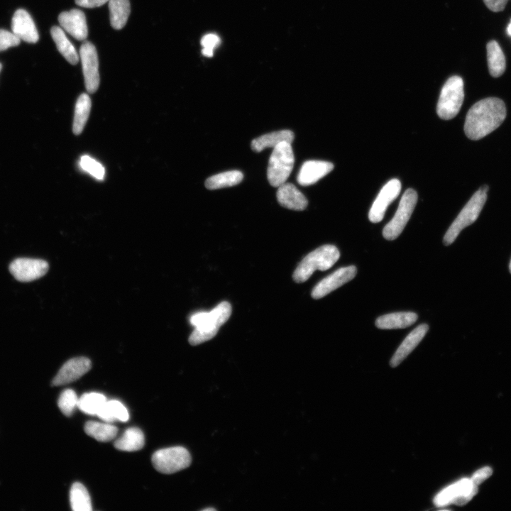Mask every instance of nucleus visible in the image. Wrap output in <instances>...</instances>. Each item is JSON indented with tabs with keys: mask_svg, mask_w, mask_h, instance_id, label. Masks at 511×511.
I'll return each mask as SVG.
<instances>
[{
	"mask_svg": "<svg viewBox=\"0 0 511 511\" xmlns=\"http://www.w3.org/2000/svg\"><path fill=\"white\" fill-rule=\"evenodd\" d=\"M356 273L357 269L354 265L339 268L316 285L312 290V297L314 299H320L326 296L351 280Z\"/></svg>",
	"mask_w": 511,
	"mask_h": 511,
	"instance_id": "nucleus-13",
	"label": "nucleus"
},
{
	"mask_svg": "<svg viewBox=\"0 0 511 511\" xmlns=\"http://www.w3.org/2000/svg\"><path fill=\"white\" fill-rule=\"evenodd\" d=\"M1 67H2V65H1V64L0 63V72H1Z\"/></svg>",
	"mask_w": 511,
	"mask_h": 511,
	"instance_id": "nucleus-43",
	"label": "nucleus"
},
{
	"mask_svg": "<svg viewBox=\"0 0 511 511\" xmlns=\"http://www.w3.org/2000/svg\"><path fill=\"white\" fill-rule=\"evenodd\" d=\"M478 485L469 478H463L442 490L434 498L436 506H445L450 503L463 505L476 494Z\"/></svg>",
	"mask_w": 511,
	"mask_h": 511,
	"instance_id": "nucleus-9",
	"label": "nucleus"
},
{
	"mask_svg": "<svg viewBox=\"0 0 511 511\" xmlns=\"http://www.w3.org/2000/svg\"><path fill=\"white\" fill-rule=\"evenodd\" d=\"M417 202V194L413 189H407L403 194L393 218L384 227L383 236L387 240L397 238L409 221Z\"/></svg>",
	"mask_w": 511,
	"mask_h": 511,
	"instance_id": "nucleus-8",
	"label": "nucleus"
},
{
	"mask_svg": "<svg viewBox=\"0 0 511 511\" xmlns=\"http://www.w3.org/2000/svg\"><path fill=\"white\" fill-rule=\"evenodd\" d=\"M417 319V315L414 312H396L379 317L375 325L382 329H402L411 326Z\"/></svg>",
	"mask_w": 511,
	"mask_h": 511,
	"instance_id": "nucleus-20",
	"label": "nucleus"
},
{
	"mask_svg": "<svg viewBox=\"0 0 511 511\" xmlns=\"http://www.w3.org/2000/svg\"><path fill=\"white\" fill-rule=\"evenodd\" d=\"M464 99L463 82L459 76H452L443 86L437 103L438 116L444 120L454 118Z\"/></svg>",
	"mask_w": 511,
	"mask_h": 511,
	"instance_id": "nucleus-6",
	"label": "nucleus"
},
{
	"mask_svg": "<svg viewBox=\"0 0 511 511\" xmlns=\"http://www.w3.org/2000/svg\"><path fill=\"white\" fill-rule=\"evenodd\" d=\"M79 57L87 91L94 93L97 90L100 81L98 56L94 45L85 40L80 47Z\"/></svg>",
	"mask_w": 511,
	"mask_h": 511,
	"instance_id": "nucleus-10",
	"label": "nucleus"
},
{
	"mask_svg": "<svg viewBox=\"0 0 511 511\" xmlns=\"http://www.w3.org/2000/svg\"><path fill=\"white\" fill-rule=\"evenodd\" d=\"M9 271L16 280L20 282H31L45 275L48 263L41 259L19 258L9 265Z\"/></svg>",
	"mask_w": 511,
	"mask_h": 511,
	"instance_id": "nucleus-11",
	"label": "nucleus"
},
{
	"mask_svg": "<svg viewBox=\"0 0 511 511\" xmlns=\"http://www.w3.org/2000/svg\"><path fill=\"white\" fill-rule=\"evenodd\" d=\"M109 9L111 26L116 30L123 28L130 14L129 0H109Z\"/></svg>",
	"mask_w": 511,
	"mask_h": 511,
	"instance_id": "nucleus-26",
	"label": "nucleus"
},
{
	"mask_svg": "<svg viewBox=\"0 0 511 511\" xmlns=\"http://www.w3.org/2000/svg\"><path fill=\"white\" fill-rule=\"evenodd\" d=\"M277 199L281 206L296 211L304 210L308 203L304 195L290 182H285L278 187Z\"/></svg>",
	"mask_w": 511,
	"mask_h": 511,
	"instance_id": "nucleus-19",
	"label": "nucleus"
},
{
	"mask_svg": "<svg viewBox=\"0 0 511 511\" xmlns=\"http://www.w3.org/2000/svg\"><path fill=\"white\" fill-rule=\"evenodd\" d=\"M429 326L423 324L412 330L400 345L390 361L391 367L394 368L405 359V358L416 348L428 331Z\"/></svg>",
	"mask_w": 511,
	"mask_h": 511,
	"instance_id": "nucleus-18",
	"label": "nucleus"
},
{
	"mask_svg": "<svg viewBox=\"0 0 511 511\" xmlns=\"http://www.w3.org/2000/svg\"><path fill=\"white\" fill-rule=\"evenodd\" d=\"M220 38L216 34H207L201 39V45L203 48L214 49L219 44Z\"/></svg>",
	"mask_w": 511,
	"mask_h": 511,
	"instance_id": "nucleus-36",
	"label": "nucleus"
},
{
	"mask_svg": "<svg viewBox=\"0 0 511 511\" xmlns=\"http://www.w3.org/2000/svg\"><path fill=\"white\" fill-rule=\"evenodd\" d=\"M144 443L143 432L137 427H131L115 441L114 446L121 451H136L141 449Z\"/></svg>",
	"mask_w": 511,
	"mask_h": 511,
	"instance_id": "nucleus-22",
	"label": "nucleus"
},
{
	"mask_svg": "<svg viewBox=\"0 0 511 511\" xmlns=\"http://www.w3.org/2000/svg\"><path fill=\"white\" fill-rule=\"evenodd\" d=\"M91 99L88 94H82L77 99L72 125V131L75 135H79L87 123L91 110Z\"/></svg>",
	"mask_w": 511,
	"mask_h": 511,
	"instance_id": "nucleus-27",
	"label": "nucleus"
},
{
	"mask_svg": "<svg viewBox=\"0 0 511 511\" xmlns=\"http://www.w3.org/2000/svg\"><path fill=\"white\" fill-rule=\"evenodd\" d=\"M400 190L401 183L397 179L390 180L383 187L368 214L371 222L378 223L382 221L388 207L397 198Z\"/></svg>",
	"mask_w": 511,
	"mask_h": 511,
	"instance_id": "nucleus-12",
	"label": "nucleus"
},
{
	"mask_svg": "<svg viewBox=\"0 0 511 511\" xmlns=\"http://www.w3.org/2000/svg\"><path fill=\"white\" fill-rule=\"evenodd\" d=\"M109 0H75L76 4L85 8H96L109 2Z\"/></svg>",
	"mask_w": 511,
	"mask_h": 511,
	"instance_id": "nucleus-38",
	"label": "nucleus"
},
{
	"mask_svg": "<svg viewBox=\"0 0 511 511\" xmlns=\"http://www.w3.org/2000/svg\"><path fill=\"white\" fill-rule=\"evenodd\" d=\"M70 502L74 511H91L92 503L87 488L79 482L74 483L70 491Z\"/></svg>",
	"mask_w": 511,
	"mask_h": 511,
	"instance_id": "nucleus-30",
	"label": "nucleus"
},
{
	"mask_svg": "<svg viewBox=\"0 0 511 511\" xmlns=\"http://www.w3.org/2000/svg\"><path fill=\"white\" fill-rule=\"evenodd\" d=\"M231 305L224 301L209 312H199L192 314L189 322L195 327L189 337V343L196 346L214 337L219 328L228 321L231 314Z\"/></svg>",
	"mask_w": 511,
	"mask_h": 511,
	"instance_id": "nucleus-2",
	"label": "nucleus"
},
{
	"mask_svg": "<svg viewBox=\"0 0 511 511\" xmlns=\"http://www.w3.org/2000/svg\"><path fill=\"white\" fill-rule=\"evenodd\" d=\"M106 422L114 421L127 422L129 414L126 407L118 400H109L104 403L97 414Z\"/></svg>",
	"mask_w": 511,
	"mask_h": 511,
	"instance_id": "nucleus-25",
	"label": "nucleus"
},
{
	"mask_svg": "<svg viewBox=\"0 0 511 511\" xmlns=\"http://www.w3.org/2000/svg\"><path fill=\"white\" fill-rule=\"evenodd\" d=\"M243 178V173L239 170H229L212 175L205 181V187L208 189H217L239 184Z\"/></svg>",
	"mask_w": 511,
	"mask_h": 511,
	"instance_id": "nucleus-28",
	"label": "nucleus"
},
{
	"mask_svg": "<svg viewBox=\"0 0 511 511\" xmlns=\"http://www.w3.org/2000/svg\"><path fill=\"white\" fill-rule=\"evenodd\" d=\"M507 34L511 36V22L509 23V25L507 28Z\"/></svg>",
	"mask_w": 511,
	"mask_h": 511,
	"instance_id": "nucleus-40",
	"label": "nucleus"
},
{
	"mask_svg": "<svg viewBox=\"0 0 511 511\" xmlns=\"http://www.w3.org/2000/svg\"><path fill=\"white\" fill-rule=\"evenodd\" d=\"M78 399L73 390L66 389L60 395L57 405L65 416L70 417L77 407Z\"/></svg>",
	"mask_w": 511,
	"mask_h": 511,
	"instance_id": "nucleus-32",
	"label": "nucleus"
},
{
	"mask_svg": "<svg viewBox=\"0 0 511 511\" xmlns=\"http://www.w3.org/2000/svg\"><path fill=\"white\" fill-rule=\"evenodd\" d=\"M192 461L189 452L182 446L162 449L152 456L154 468L162 473L171 474L187 468Z\"/></svg>",
	"mask_w": 511,
	"mask_h": 511,
	"instance_id": "nucleus-7",
	"label": "nucleus"
},
{
	"mask_svg": "<svg viewBox=\"0 0 511 511\" xmlns=\"http://www.w3.org/2000/svg\"><path fill=\"white\" fill-rule=\"evenodd\" d=\"M106 402V397L98 392L83 394L79 399L77 407L83 412L97 415L98 412Z\"/></svg>",
	"mask_w": 511,
	"mask_h": 511,
	"instance_id": "nucleus-31",
	"label": "nucleus"
},
{
	"mask_svg": "<svg viewBox=\"0 0 511 511\" xmlns=\"http://www.w3.org/2000/svg\"><path fill=\"white\" fill-rule=\"evenodd\" d=\"M11 31L21 40L34 43L39 35L34 21L30 14L23 9H18L11 20Z\"/></svg>",
	"mask_w": 511,
	"mask_h": 511,
	"instance_id": "nucleus-16",
	"label": "nucleus"
},
{
	"mask_svg": "<svg viewBox=\"0 0 511 511\" xmlns=\"http://www.w3.org/2000/svg\"><path fill=\"white\" fill-rule=\"evenodd\" d=\"M488 190L487 185L481 187L464 206L444 236L446 246L451 244L464 228L478 219L486 202Z\"/></svg>",
	"mask_w": 511,
	"mask_h": 511,
	"instance_id": "nucleus-4",
	"label": "nucleus"
},
{
	"mask_svg": "<svg viewBox=\"0 0 511 511\" xmlns=\"http://www.w3.org/2000/svg\"><path fill=\"white\" fill-rule=\"evenodd\" d=\"M505 117L506 108L502 100L496 97L481 99L467 113L465 134L471 140H479L498 128Z\"/></svg>",
	"mask_w": 511,
	"mask_h": 511,
	"instance_id": "nucleus-1",
	"label": "nucleus"
},
{
	"mask_svg": "<svg viewBox=\"0 0 511 511\" xmlns=\"http://www.w3.org/2000/svg\"><path fill=\"white\" fill-rule=\"evenodd\" d=\"M338 248L333 245L322 246L307 254L293 273L295 282L302 283L307 280L317 270L329 269L339 258Z\"/></svg>",
	"mask_w": 511,
	"mask_h": 511,
	"instance_id": "nucleus-3",
	"label": "nucleus"
},
{
	"mask_svg": "<svg viewBox=\"0 0 511 511\" xmlns=\"http://www.w3.org/2000/svg\"><path fill=\"white\" fill-rule=\"evenodd\" d=\"M509 268H510V273H511V260H510V263Z\"/></svg>",
	"mask_w": 511,
	"mask_h": 511,
	"instance_id": "nucleus-42",
	"label": "nucleus"
},
{
	"mask_svg": "<svg viewBox=\"0 0 511 511\" xmlns=\"http://www.w3.org/2000/svg\"><path fill=\"white\" fill-rule=\"evenodd\" d=\"M80 167L89 172L97 180H103L105 174V170L103 165L89 157V155H83L79 160Z\"/></svg>",
	"mask_w": 511,
	"mask_h": 511,
	"instance_id": "nucleus-33",
	"label": "nucleus"
},
{
	"mask_svg": "<svg viewBox=\"0 0 511 511\" xmlns=\"http://www.w3.org/2000/svg\"><path fill=\"white\" fill-rule=\"evenodd\" d=\"M21 40L13 33L0 29V51L18 45Z\"/></svg>",
	"mask_w": 511,
	"mask_h": 511,
	"instance_id": "nucleus-34",
	"label": "nucleus"
},
{
	"mask_svg": "<svg viewBox=\"0 0 511 511\" xmlns=\"http://www.w3.org/2000/svg\"><path fill=\"white\" fill-rule=\"evenodd\" d=\"M485 6L492 11H502L508 0H483Z\"/></svg>",
	"mask_w": 511,
	"mask_h": 511,
	"instance_id": "nucleus-37",
	"label": "nucleus"
},
{
	"mask_svg": "<svg viewBox=\"0 0 511 511\" xmlns=\"http://www.w3.org/2000/svg\"><path fill=\"white\" fill-rule=\"evenodd\" d=\"M50 33L61 55L70 64L76 65L79 61V55L74 45L67 38L62 28L58 26H53L51 28Z\"/></svg>",
	"mask_w": 511,
	"mask_h": 511,
	"instance_id": "nucleus-23",
	"label": "nucleus"
},
{
	"mask_svg": "<svg viewBox=\"0 0 511 511\" xmlns=\"http://www.w3.org/2000/svg\"><path fill=\"white\" fill-rule=\"evenodd\" d=\"M60 26L78 40H84L88 35L86 17L83 11L74 9L62 12L58 16Z\"/></svg>",
	"mask_w": 511,
	"mask_h": 511,
	"instance_id": "nucleus-15",
	"label": "nucleus"
},
{
	"mask_svg": "<svg viewBox=\"0 0 511 511\" xmlns=\"http://www.w3.org/2000/svg\"><path fill=\"white\" fill-rule=\"evenodd\" d=\"M294 133L290 130H281L271 132L253 139L251 146L255 152H260L266 148H274L282 142L292 143L294 140Z\"/></svg>",
	"mask_w": 511,
	"mask_h": 511,
	"instance_id": "nucleus-21",
	"label": "nucleus"
},
{
	"mask_svg": "<svg viewBox=\"0 0 511 511\" xmlns=\"http://www.w3.org/2000/svg\"><path fill=\"white\" fill-rule=\"evenodd\" d=\"M493 473L492 469L490 467H484L478 470L471 477V480L472 482L478 485L483 481L486 480Z\"/></svg>",
	"mask_w": 511,
	"mask_h": 511,
	"instance_id": "nucleus-35",
	"label": "nucleus"
},
{
	"mask_svg": "<svg viewBox=\"0 0 511 511\" xmlns=\"http://www.w3.org/2000/svg\"><path fill=\"white\" fill-rule=\"evenodd\" d=\"M334 165L327 161L307 160L304 162L297 175V182L300 185L308 186L318 182L329 173Z\"/></svg>",
	"mask_w": 511,
	"mask_h": 511,
	"instance_id": "nucleus-17",
	"label": "nucleus"
},
{
	"mask_svg": "<svg viewBox=\"0 0 511 511\" xmlns=\"http://www.w3.org/2000/svg\"><path fill=\"white\" fill-rule=\"evenodd\" d=\"M216 510V509L214 508V507H207V508L203 509L202 510H203V511H207V510L211 511V510Z\"/></svg>",
	"mask_w": 511,
	"mask_h": 511,
	"instance_id": "nucleus-41",
	"label": "nucleus"
},
{
	"mask_svg": "<svg viewBox=\"0 0 511 511\" xmlns=\"http://www.w3.org/2000/svg\"><path fill=\"white\" fill-rule=\"evenodd\" d=\"M294 163L291 143L282 142L273 148L267 170L269 183L275 187L285 183L292 170Z\"/></svg>",
	"mask_w": 511,
	"mask_h": 511,
	"instance_id": "nucleus-5",
	"label": "nucleus"
},
{
	"mask_svg": "<svg viewBox=\"0 0 511 511\" xmlns=\"http://www.w3.org/2000/svg\"><path fill=\"white\" fill-rule=\"evenodd\" d=\"M213 51L210 49L202 48V53L204 56L211 57L213 55Z\"/></svg>",
	"mask_w": 511,
	"mask_h": 511,
	"instance_id": "nucleus-39",
	"label": "nucleus"
},
{
	"mask_svg": "<svg viewBox=\"0 0 511 511\" xmlns=\"http://www.w3.org/2000/svg\"><path fill=\"white\" fill-rule=\"evenodd\" d=\"M488 66L493 77L501 76L506 67L505 57L499 44L495 40L490 41L486 46Z\"/></svg>",
	"mask_w": 511,
	"mask_h": 511,
	"instance_id": "nucleus-24",
	"label": "nucleus"
},
{
	"mask_svg": "<svg viewBox=\"0 0 511 511\" xmlns=\"http://www.w3.org/2000/svg\"><path fill=\"white\" fill-rule=\"evenodd\" d=\"M84 432L99 441L106 442L112 440L116 436L118 429L108 422L89 421L84 425Z\"/></svg>",
	"mask_w": 511,
	"mask_h": 511,
	"instance_id": "nucleus-29",
	"label": "nucleus"
},
{
	"mask_svg": "<svg viewBox=\"0 0 511 511\" xmlns=\"http://www.w3.org/2000/svg\"><path fill=\"white\" fill-rule=\"evenodd\" d=\"M92 366L91 361L86 357H76L66 361L53 378V386L70 383L87 373Z\"/></svg>",
	"mask_w": 511,
	"mask_h": 511,
	"instance_id": "nucleus-14",
	"label": "nucleus"
}]
</instances>
